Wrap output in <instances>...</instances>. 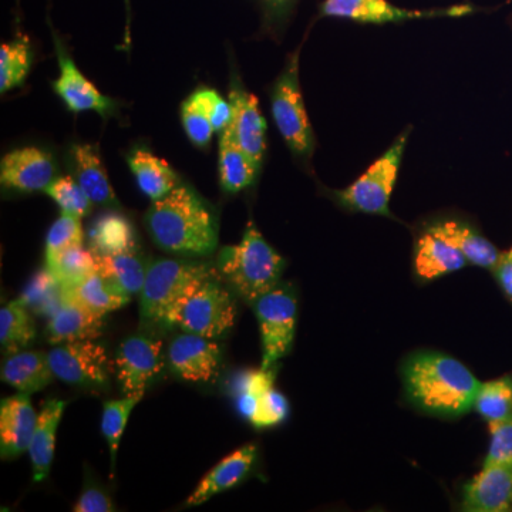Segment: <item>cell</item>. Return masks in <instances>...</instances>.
Wrapping results in <instances>:
<instances>
[{
	"label": "cell",
	"mask_w": 512,
	"mask_h": 512,
	"mask_svg": "<svg viewBox=\"0 0 512 512\" xmlns=\"http://www.w3.org/2000/svg\"><path fill=\"white\" fill-rule=\"evenodd\" d=\"M32 57L26 40L3 43L0 47V93L22 86L28 77Z\"/></svg>",
	"instance_id": "35"
},
{
	"label": "cell",
	"mask_w": 512,
	"mask_h": 512,
	"mask_svg": "<svg viewBox=\"0 0 512 512\" xmlns=\"http://www.w3.org/2000/svg\"><path fill=\"white\" fill-rule=\"evenodd\" d=\"M508 255L512 256V248H511V251L508 252Z\"/></svg>",
	"instance_id": "45"
},
{
	"label": "cell",
	"mask_w": 512,
	"mask_h": 512,
	"mask_svg": "<svg viewBox=\"0 0 512 512\" xmlns=\"http://www.w3.org/2000/svg\"><path fill=\"white\" fill-rule=\"evenodd\" d=\"M218 170L222 190L237 194L254 183L259 168L248 154L238 146L237 141L225 128L221 133L218 147Z\"/></svg>",
	"instance_id": "27"
},
{
	"label": "cell",
	"mask_w": 512,
	"mask_h": 512,
	"mask_svg": "<svg viewBox=\"0 0 512 512\" xmlns=\"http://www.w3.org/2000/svg\"><path fill=\"white\" fill-rule=\"evenodd\" d=\"M493 271L498 285L512 301V256L508 255V252L503 254Z\"/></svg>",
	"instance_id": "44"
},
{
	"label": "cell",
	"mask_w": 512,
	"mask_h": 512,
	"mask_svg": "<svg viewBox=\"0 0 512 512\" xmlns=\"http://www.w3.org/2000/svg\"><path fill=\"white\" fill-rule=\"evenodd\" d=\"M463 510L505 512L512 508V464H483L463 490Z\"/></svg>",
	"instance_id": "16"
},
{
	"label": "cell",
	"mask_w": 512,
	"mask_h": 512,
	"mask_svg": "<svg viewBox=\"0 0 512 512\" xmlns=\"http://www.w3.org/2000/svg\"><path fill=\"white\" fill-rule=\"evenodd\" d=\"M57 167L52 154L39 147L10 151L0 163V181L8 190L30 194L46 191L56 180Z\"/></svg>",
	"instance_id": "13"
},
{
	"label": "cell",
	"mask_w": 512,
	"mask_h": 512,
	"mask_svg": "<svg viewBox=\"0 0 512 512\" xmlns=\"http://www.w3.org/2000/svg\"><path fill=\"white\" fill-rule=\"evenodd\" d=\"M322 15L329 18H342L360 23L403 22V20L423 18H443V16H464L473 12L468 5L433 10H410L397 8L387 0H325Z\"/></svg>",
	"instance_id": "11"
},
{
	"label": "cell",
	"mask_w": 512,
	"mask_h": 512,
	"mask_svg": "<svg viewBox=\"0 0 512 512\" xmlns=\"http://www.w3.org/2000/svg\"><path fill=\"white\" fill-rule=\"evenodd\" d=\"M36 338L33 313L19 299L0 309V346L8 355L28 348Z\"/></svg>",
	"instance_id": "30"
},
{
	"label": "cell",
	"mask_w": 512,
	"mask_h": 512,
	"mask_svg": "<svg viewBox=\"0 0 512 512\" xmlns=\"http://www.w3.org/2000/svg\"><path fill=\"white\" fill-rule=\"evenodd\" d=\"M211 278H220L217 268L188 259H157L148 264L140 292L141 318L161 323L178 303Z\"/></svg>",
	"instance_id": "4"
},
{
	"label": "cell",
	"mask_w": 512,
	"mask_h": 512,
	"mask_svg": "<svg viewBox=\"0 0 512 512\" xmlns=\"http://www.w3.org/2000/svg\"><path fill=\"white\" fill-rule=\"evenodd\" d=\"M218 276L251 305L281 284L285 261L249 222L237 245L221 249L217 258Z\"/></svg>",
	"instance_id": "3"
},
{
	"label": "cell",
	"mask_w": 512,
	"mask_h": 512,
	"mask_svg": "<svg viewBox=\"0 0 512 512\" xmlns=\"http://www.w3.org/2000/svg\"><path fill=\"white\" fill-rule=\"evenodd\" d=\"M409 133L410 130L403 131L392 146L387 148L386 153L377 158L355 183L335 192L336 201L342 207L363 214L393 217L389 208L390 197L399 175Z\"/></svg>",
	"instance_id": "6"
},
{
	"label": "cell",
	"mask_w": 512,
	"mask_h": 512,
	"mask_svg": "<svg viewBox=\"0 0 512 512\" xmlns=\"http://www.w3.org/2000/svg\"><path fill=\"white\" fill-rule=\"evenodd\" d=\"M289 416V402L288 399L278 392V390L271 387L262 394L261 402H259L258 412L252 426L256 429H266V427H275L284 423Z\"/></svg>",
	"instance_id": "40"
},
{
	"label": "cell",
	"mask_w": 512,
	"mask_h": 512,
	"mask_svg": "<svg viewBox=\"0 0 512 512\" xmlns=\"http://www.w3.org/2000/svg\"><path fill=\"white\" fill-rule=\"evenodd\" d=\"M473 409L488 426L512 419V376L480 383Z\"/></svg>",
	"instance_id": "32"
},
{
	"label": "cell",
	"mask_w": 512,
	"mask_h": 512,
	"mask_svg": "<svg viewBox=\"0 0 512 512\" xmlns=\"http://www.w3.org/2000/svg\"><path fill=\"white\" fill-rule=\"evenodd\" d=\"M94 259H96V271L110 281L116 282L130 295H136L143 289L148 265L138 251L116 255H94Z\"/></svg>",
	"instance_id": "29"
},
{
	"label": "cell",
	"mask_w": 512,
	"mask_h": 512,
	"mask_svg": "<svg viewBox=\"0 0 512 512\" xmlns=\"http://www.w3.org/2000/svg\"><path fill=\"white\" fill-rule=\"evenodd\" d=\"M37 413L29 394L18 393L0 402V456L12 460L29 450Z\"/></svg>",
	"instance_id": "17"
},
{
	"label": "cell",
	"mask_w": 512,
	"mask_h": 512,
	"mask_svg": "<svg viewBox=\"0 0 512 512\" xmlns=\"http://www.w3.org/2000/svg\"><path fill=\"white\" fill-rule=\"evenodd\" d=\"M103 318L104 316L84 308L66 293L62 305L47 322V342L50 345H60L77 340H96L103 333Z\"/></svg>",
	"instance_id": "19"
},
{
	"label": "cell",
	"mask_w": 512,
	"mask_h": 512,
	"mask_svg": "<svg viewBox=\"0 0 512 512\" xmlns=\"http://www.w3.org/2000/svg\"><path fill=\"white\" fill-rule=\"evenodd\" d=\"M74 512H111L116 511L109 495L97 487L84 488L79 500L73 507Z\"/></svg>",
	"instance_id": "43"
},
{
	"label": "cell",
	"mask_w": 512,
	"mask_h": 512,
	"mask_svg": "<svg viewBox=\"0 0 512 512\" xmlns=\"http://www.w3.org/2000/svg\"><path fill=\"white\" fill-rule=\"evenodd\" d=\"M56 379L84 389H100L109 382L106 349L96 340H77L55 345L47 352Z\"/></svg>",
	"instance_id": "9"
},
{
	"label": "cell",
	"mask_w": 512,
	"mask_h": 512,
	"mask_svg": "<svg viewBox=\"0 0 512 512\" xmlns=\"http://www.w3.org/2000/svg\"><path fill=\"white\" fill-rule=\"evenodd\" d=\"M403 382L417 409L447 419H457L473 409L481 383L460 360L440 352L410 357L403 367Z\"/></svg>",
	"instance_id": "2"
},
{
	"label": "cell",
	"mask_w": 512,
	"mask_h": 512,
	"mask_svg": "<svg viewBox=\"0 0 512 512\" xmlns=\"http://www.w3.org/2000/svg\"><path fill=\"white\" fill-rule=\"evenodd\" d=\"M258 448L255 444H245L234 453L221 460L207 476L202 478L194 493L188 497L187 507H197L207 503L214 495L224 493L229 488L237 487L254 467Z\"/></svg>",
	"instance_id": "18"
},
{
	"label": "cell",
	"mask_w": 512,
	"mask_h": 512,
	"mask_svg": "<svg viewBox=\"0 0 512 512\" xmlns=\"http://www.w3.org/2000/svg\"><path fill=\"white\" fill-rule=\"evenodd\" d=\"M70 298L90 309L97 315L106 316L107 313L124 308L130 302V293L120 288L116 282L93 272L84 281L70 289H64Z\"/></svg>",
	"instance_id": "28"
},
{
	"label": "cell",
	"mask_w": 512,
	"mask_h": 512,
	"mask_svg": "<svg viewBox=\"0 0 512 512\" xmlns=\"http://www.w3.org/2000/svg\"><path fill=\"white\" fill-rule=\"evenodd\" d=\"M467 259L451 242L427 228L414 247V272L423 281H433L440 276L460 271Z\"/></svg>",
	"instance_id": "21"
},
{
	"label": "cell",
	"mask_w": 512,
	"mask_h": 512,
	"mask_svg": "<svg viewBox=\"0 0 512 512\" xmlns=\"http://www.w3.org/2000/svg\"><path fill=\"white\" fill-rule=\"evenodd\" d=\"M192 96L207 110L215 131L222 133L231 124L232 114H234L231 101L225 100L214 89H205V87L195 90Z\"/></svg>",
	"instance_id": "41"
},
{
	"label": "cell",
	"mask_w": 512,
	"mask_h": 512,
	"mask_svg": "<svg viewBox=\"0 0 512 512\" xmlns=\"http://www.w3.org/2000/svg\"><path fill=\"white\" fill-rule=\"evenodd\" d=\"M69 165L73 177L86 191L94 205H103V207L119 205L101 160L99 148L92 144H73L69 148Z\"/></svg>",
	"instance_id": "20"
},
{
	"label": "cell",
	"mask_w": 512,
	"mask_h": 512,
	"mask_svg": "<svg viewBox=\"0 0 512 512\" xmlns=\"http://www.w3.org/2000/svg\"><path fill=\"white\" fill-rule=\"evenodd\" d=\"M66 403L52 399L37 414V423L30 440L29 456L32 461L33 480L43 481L49 476L55 458L56 436Z\"/></svg>",
	"instance_id": "23"
},
{
	"label": "cell",
	"mask_w": 512,
	"mask_h": 512,
	"mask_svg": "<svg viewBox=\"0 0 512 512\" xmlns=\"http://www.w3.org/2000/svg\"><path fill=\"white\" fill-rule=\"evenodd\" d=\"M429 228L451 242L464 255L468 264L494 269L503 256L493 242L488 241L466 222L443 220L434 222Z\"/></svg>",
	"instance_id": "24"
},
{
	"label": "cell",
	"mask_w": 512,
	"mask_h": 512,
	"mask_svg": "<svg viewBox=\"0 0 512 512\" xmlns=\"http://www.w3.org/2000/svg\"><path fill=\"white\" fill-rule=\"evenodd\" d=\"M168 365L185 382L212 383L220 373L221 349L214 339L183 332L168 346Z\"/></svg>",
	"instance_id": "12"
},
{
	"label": "cell",
	"mask_w": 512,
	"mask_h": 512,
	"mask_svg": "<svg viewBox=\"0 0 512 512\" xmlns=\"http://www.w3.org/2000/svg\"><path fill=\"white\" fill-rule=\"evenodd\" d=\"M235 318L237 302L220 278H211L175 306L164 326L217 339L234 326Z\"/></svg>",
	"instance_id": "5"
},
{
	"label": "cell",
	"mask_w": 512,
	"mask_h": 512,
	"mask_svg": "<svg viewBox=\"0 0 512 512\" xmlns=\"http://www.w3.org/2000/svg\"><path fill=\"white\" fill-rule=\"evenodd\" d=\"M46 266L59 279L64 289H70L96 272V259L90 249L79 245L66 249Z\"/></svg>",
	"instance_id": "34"
},
{
	"label": "cell",
	"mask_w": 512,
	"mask_h": 512,
	"mask_svg": "<svg viewBox=\"0 0 512 512\" xmlns=\"http://www.w3.org/2000/svg\"><path fill=\"white\" fill-rule=\"evenodd\" d=\"M490 448L484 464H512V419L488 426Z\"/></svg>",
	"instance_id": "42"
},
{
	"label": "cell",
	"mask_w": 512,
	"mask_h": 512,
	"mask_svg": "<svg viewBox=\"0 0 512 512\" xmlns=\"http://www.w3.org/2000/svg\"><path fill=\"white\" fill-rule=\"evenodd\" d=\"M64 295L59 279L46 266L32 276L18 299L33 315L50 318L62 305Z\"/></svg>",
	"instance_id": "31"
},
{
	"label": "cell",
	"mask_w": 512,
	"mask_h": 512,
	"mask_svg": "<svg viewBox=\"0 0 512 512\" xmlns=\"http://www.w3.org/2000/svg\"><path fill=\"white\" fill-rule=\"evenodd\" d=\"M45 192L56 202L57 207L62 210V214L83 218L84 215L89 214L94 205L73 175L56 177V180L46 188Z\"/></svg>",
	"instance_id": "36"
},
{
	"label": "cell",
	"mask_w": 512,
	"mask_h": 512,
	"mask_svg": "<svg viewBox=\"0 0 512 512\" xmlns=\"http://www.w3.org/2000/svg\"><path fill=\"white\" fill-rule=\"evenodd\" d=\"M229 101L234 114L228 131L256 167L261 168L266 151V120L259 101L237 84H232L229 90Z\"/></svg>",
	"instance_id": "14"
},
{
	"label": "cell",
	"mask_w": 512,
	"mask_h": 512,
	"mask_svg": "<svg viewBox=\"0 0 512 512\" xmlns=\"http://www.w3.org/2000/svg\"><path fill=\"white\" fill-rule=\"evenodd\" d=\"M262 340V366L272 369L292 350L298 301L289 286L279 284L254 303Z\"/></svg>",
	"instance_id": "8"
},
{
	"label": "cell",
	"mask_w": 512,
	"mask_h": 512,
	"mask_svg": "<svg viewBox=\"0 0 512 512\" xmlns=\"http://www.w3.org/2000/svg\"><path fill=\"white\" fill-rule=\"evenodd\" d=\"M276 372L272 369L242 370L229 379V393L232 396L262 397L266 390L274 387Z\"/></svg>",
	"instance_id": "39"
},
{
	"label": "cell",
	"mask_w": 512,
	"mask_h": 512,
	"mask_svg": "<svg viewBox=\"0 0 512 512\" xmlns=\"http://www.w3.org/2000/svg\"><path fill=\"white\" fill-rule=\"evenodd\" d=\"M89 249L94 255H116L138 251L133 224L119 212H106L93 222Z\"/></svg>",
	"instance_id": "26"
},
{
	"label": "cell",
	"mask_w": 512,
	"mask_h": 512,
	"mask_svg": "<svg viewBox=\"0 0 512 512\" xmlns=\"http://www.w3.org/2000/svg\"><path fill=\"white\" fill-rule=\"evenodd\" d=\"M57 60H59L60 76L53 83V90L63 100L67 109L73 113L96 111L106 117L114 109L113 100L101 94L94 84L87 79L79 67L67 55L60 40L55 37Z\"/></svg>",
	"instance_id": "15"
},
{
	"label": "cell",
	"mask_w": 512,
	"mask_h": 512,
	"mask_svg": "<svg viewBox=\"0 0 512 512\" xmlns=\"http://www.w3.org/2000/svg\"><path fill=\"white\" fill-rule=\"evenodd\" d=\"M181 123H183L188 140L195 147H208L215 130L212 127L207 110L204 109V106L192 94L181 104Z\"/></svg>",
	"instance_id": "38"
},
{
	"label": "cell",
	"mask_w": 512,
	"mask_h": 512,
	"mask_svg": "<svg viewBox=\"0 0 512 512\" xmlns=\"http://www.w3.org/2000/svg\"><path fill=\"white\" fill-rule=\"evenodd\" d=\"M271 110L279 134L299 157H311L315 150V134L299 84V57L293 53L284 72L276 79L271 93Z\"/></svg>",
	"instance_id": "7"
},
{
	"label": "cell",
	"mask_w": 512,
	"mask_h": 512,
	"mask_svg": "<svg viewBox=\"0 0 512 512\" xmlns=\"http://www.w3.org/2000/svg\"><path fill=\"white\" fill-rule=\"evenodd\" d=\"M146 227L154 244L170 254L208 256L217 249V214L190 185H178L153 201Z\"/></svg>",
	"instance_id": "1"
},
{
	"label": "cell",
	"mask_w": 512,
	"mask_h": 512,
	"mask_svg": "<svg viewBox=\"0 0 512 512\" xmlns=\"http://www.w3.org/2000/svg\"><path fill=\"white\" fill-rule=\"evenodd\" d=\"M56 379L49 356L39 350H20L2 365V380L20 393L33 394L46 389Z\"/></svg>",
	"instance_id": "22"
},
{
	"label": "cell",
	"mask_w": 512,
	"mask_h": 512,
	"mask_svg": "<svg viewBox=\"0 0 512 512\" xmlns=\"http://www.w3.org/2000/svg\"><path fill=\"white\" fill-rule=\"evenodd\" d=\"M144 393L126 394L121 399L110 400L104 403L103 414H101V433L107 441L111 456V470L114 471L117 451H119L121 437L126 430L128 417L134 407L143 399Z\"/></svg>",
	"instance_id": "33"
},
{
	"label": "cell",
	"mask_w": 512,
	"mask_h": 512,
	"mask_svg": "<svg viewBox=\"0 0 512 512\" xmlns=\"http://www.w3.org/2000/svg\"><path fill=\"white\" fill-rule=\"evenodd\" d=\"M84 242L82 218L62 214L50 227L46 237V264L52 262L63 251L79 247Z\"/></svg>",
	"instance_id": "37"
},
{
	"label": "cell",
	"mask_w": 512,
	"mask_h": 512,
	"mask_svg": "<svg viewBox=\"0 0 512 512\" xmlns=\"http://www.w3.org/2000/svg\"><path fill=\"white\" fill-rule=\"evenodd\" d=\"M128 167L136 178L138 188L151 201L161 200L178 187L177 174L167 161L161 160L146 148H137L127 158Z\"/></svg>",
	"instance_id": "25"
},
{
	"label": "cell",
	"mask_w": 512,
	"mask_h": 512,
	"mask_svg": "<svg viewBox=\"0 0 512 512\" xmlns=\"http://www.w3.org/2000/svg\"><path fill=\"white\" fill-rule=\"evenodd\" d=\"M163 367V343L147 336L123 340L114 357V370L124 394L146 392Z\"/></svg>",
	"instance_id": "10"
}]
</instances>
